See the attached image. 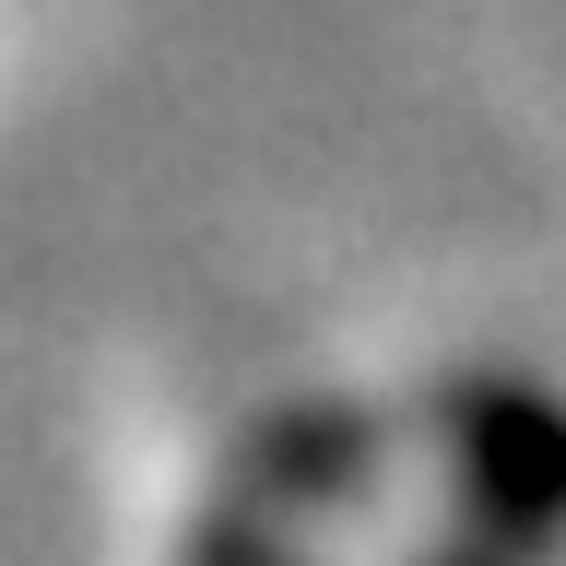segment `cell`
I'll use <instances>...</instances> for the list:
<instances>
[{
	"instance_id": "obj_1",
	"label": "cell",
	"mask_w": 566,
	"mask_h": 566,
	"mask_svg": "<svg viewBox=\"0 0 566 566\" xmlns=\"http://www.w3.org/2000/svg\"><path fill=\"white\" fill-rule=\"evenodd\" d=\"M507 555H520V543H495V531H472V543H460L449 566H507Z\"/></svg>"
}]
</instances>
